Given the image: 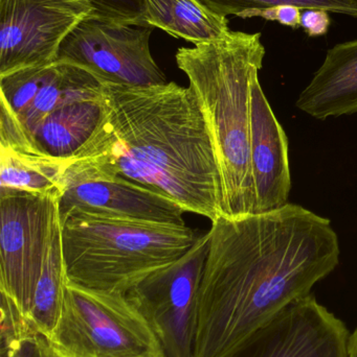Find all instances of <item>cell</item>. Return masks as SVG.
Listing matches in <instances>:
<instances>
[{"label":"cell","mask_w":357,"mask_h":357,"mask_svg":"<svg viewBox=\"0 0 357 357\" xmlns=\"http://www.w3.org/2000/svg\"><path fill=\"white\" fill-rule=\"evenodd\" d=\"M193 357H232L258 329L339 266L328 218L287 203L212 222Z\"/></svg>","instance_id":"cell-1"},{"label":"cell","mask_w":357,"mask_h":357,"mask_svg":"<svg viewBox=\"0 0 357 357\" xmlns=\"http://www.w3.org/2000/svg\"><path fill=\"white\" fill-rule=\"evenodd\" d=\"M101 109L94 133L69 161L62 190L75 183L121 178L211 222L222 215L215 149L190 87L103 83Z\"/></svg>","instance_id":"cell-2"},{"label":"cell","mask_w":357,"mask_h":357,"mask_svg":"<svg viewBox=\"0 0 357 357\" xmlns=\"http://www.w3.org/2000/svg\"><path fill=\"white\" fill-rule=\"evenodd\" d=\"M261 33L228 31L219 39L180 48L176 62L195 92L215 149L222 215L256 213L251 167V82L263 65Z\"/></svg>","instance_id":"cell-3"},{"label":"cell","mask_w":357,"mask_h":357,"mask_svg":"<svg viewBox=\"0 0 357 357\" xmlns=\"http://www.w3.org/2000/svg\"><path fill=\"white\" fill-rule=\"evenodd\" d=\"M203 233L187 225L71 212L61 224L67 281L96 291L126 293L147 275L182 257Z\"/></svg>","instance_id":"cell-4"},{"label":"cell","mask_w":357,"mask_h":357,"mask_svg":"<svg viewBox=\"0 0 357 357\" xmlns=\"http://www.w3.org/2000/svg\"><path fill=\"white\" fill-rule=\"evenodd\" d=\"M48 340L61 357H166L148 321L125 293L68 281Z\"/></svg>","instance_id":"cell-5"},{"label":"cell","mask_w":357,"mask_h":357,"mask_svg":"<svg viewBox=\"0 0 357 357\" xmlns=\"http://www.w3.org/2000/svg\"><path fill=\"white\" fill-rule=\"evenodd\" d=\"M102 96L96 75L62 61L0 77V146L25 153L29 136L52 113Z\"/></svg>","instance_id":"cell-6"},{"label":"cell","mask_w":357,"mask_h":357,"mask_svg":"<svg viewBox=\"0 0 357 357\" xmlns=\"http://www.w3.org/2000/svg\"><path fill=\"white\" fill-rule=\"evenodd\" d=\"M59 193L0 191V293L29 317L54 229Z\"/></svg>","instance_id":"cell-7"},{"label":"cell","mask_w":357,"mask_h":357,"mask_svg":"<svg viewBox=\"0 0 357 357\" xmlns=\"http://www.w3.org/2000/svg\"><path fill=\"white\" fill-rule=\"evenodd\" d=\"M210 231L180 259L138 280L126 295L161 342L166 357H193L201 276Z\"/></svg>","instance_id":"cell-8"},{"label":"cell","mask_w":357,"mask_h":357,"mask_svg":"<svg viewBox=\"0 0 357 357\" xmlns=\"http://www.w3.org/2000/svg\"><path fill=\"white\" fill-rule=\"evenodd\" d=\"M154 27L86 17L59 48L56 61L78 65L103 83L152 86L167 84L150 50Z\"/></svg>","instance_id":"cell-9"},{"label":"cell","mask_w":357,"mask_h":357,"mask_svg":"<svg viewBox=\"0 0 357 357\" xmlns=\"http://www.w3.org/2000/svg\"><path fill=\"white\" fill-rule=\"evenodd\" d=\"M90 0H0V77L54 62Z\"/></svg>","instance_id":"cell-10"},{"label":"cell","mask_w":357,"mask_h":357,"mask_svg":"<svg viewBox=\"0 0 357 357\" xmlns=\"http://www.w3.org/2000/svg\"><path fill=\"white\" fill-rule=\"evenodd\" d=\"M350 333L310 294L258 329L232 357H347Z\"/></svg>","instance_id":"cell-11"},{"label":"cell","mask_w":357,"mask_h":357,"mask_svg":"<svg viewBox=\"0 0 357 357\" xmlns=\"http://www.w3.org/2000/svg\"><path fill=\"white\" fill-rule=\"evenodd\" d=\"M62 224L73 211L101 218L186 226L184 209L165 195L121 178L67 185L58 201Z\"/></svg>","instance_id":"cell-12"},{"label":"cell","mask_w":357,"mask_h":357,"mask_svg":"<svg viewBox=\"0 0 357 357\" xmlns=\"http://www.w3.org/2000/svg\"><path fill=\"white\" fill-rule=\"evenodd\" d=\"M251 167L256 213L286 205L291 188L289 140L262 90L258 73L251 82Z\"/></svg>","instance_id":"cell-13"},{"label":"cell","mask_w":357,"mask_h":357,"mask_svg":"<svg viewBox=\"0 0 357 357\" xmlns=\"http://www.w3.org/2000/svg\"><path fill=\"white\" fill-rule=\"evenodd\" d=\"M297 107L316 119L357 112V40L337 44L300 94Z\"/></svg>","instance_id":"cell-14"},{"label":"cell","mask_w":357,"mask_h":357,"mask_svg":"<svg viewBox=\"0 0 357 357\" xmlns=\"http://www.w3.org/2000/svg\"><path fill=\"white\" fill-rule=\"evenodd\" d=\"M101 100L77 102L52 113L34 130L23 154L63 160L73 158L98 126Z\"/></svg>","instance_id":"cell-15"},{"label":"cell","mask_w":357,"mask_h":357,"mask_svg":"<svg viewBox=\"0 0 357 357\" xmlns=\"http://www.w3.org/2000/svg\"><path fill=\"white\" fill-rule=\"evenodd\" d=\"M144 21L173 37L203 44L230 31L226 17L218 16L198 0H140Z\"/></svg>","instance_id":"cell-16"},{"label":"cell","mask_w":357,"mask_h":357,"mask_svg":"<svg viewBox=\"0 0 357 357\" xmlns=\"http://www.w3.org/2000/svg\"><path fill=\"white\" fill-rule=\"evenodd\" d=\"M69 161L23 154L0 146V191L61 195Z\"/></svg>","instance_id":"cell-17"},{"label":"cell","mask_w":357,"mask_h":357,"mask_svg":"<svg viewBox=\"0 0 357 357\" xmlns=\"http://www.w3.org/2000/svg\"><path fill=\"white\" fill-rule=\"evenodd\" d=\"M67 276L61 243V224L54 229L29 312L31 324L50 337L58 324L64 300Z\"/></svg>","instance_id":"cell-18"},{"label":"cell","mask_w":357,"mask_h":357,"mask_svg":"<svg viewBox=\"0 0 357 357\" xmlns=\"http://www.w3.org/2000/svg\"><path fill=\"white\" fill-rule=\"evenodd\" d=\"M218 16L235 15L240 17L243 13L251 10L272 8V6H296L302 10L318 8L329 13L357 17V0H198Z\"/></svg>","instance_id":"cell-19"},{"label":"cell","mask_w":357,"mask_h":357,"mask_svg":"<svg viewBox=\"0 0 357 357\" xmlns=\"http://www.w3.org/2000/svg\"><path fill=\"white\" fill-rule=\"evenodd\" d=\"M94 16L117 22L146 23L143 17L140 0H90ZM148 24V23H147Z\"/></svg>","instance_id":"cell-20"},{"label":"cell","mask_w":357,"mask_h":357,"mask_svg":"<svg viewBox=\"0 0 357 357\" xmlns=\"http://www.w3.org/2000/svg\"><path fill=\"white\" fill-rule=\"evenodd\" d=\"M1 357H61L48 337L36 329L29 331L10 349L1 352Z\"/></svg>","instance_id":"cell-21"},{"label":"cell","mask_w":357,"mask_h":357,"mask_svg":"<svg viewBox=\"0 0 357 357\" xmlns=\"http://www.w3.org/2000/svg\"><path fill=\"white\" fill-rule=\"evenodd\" d=\"M302 8L296 6H277L268 8H259V10H251L243 13L241 18H252V17H260L270 21H278L285 26L297 29L301 23Z\"/></svg>","instance_id":"cell-22"},{"label":"cell","mask_w":357,"mask_h":357,"mask_svg":"<svg viewBox=\"0 0 357 357\" xmlns=\"http://www.w3.org/2000/svg\"><path fill=\"white\" fill-rule=\"evenodd\" d=\"M330 25V17L328 10L318 8H307L301 15L300 26L305 29L310 37H319L328 31Z\"/></svg>","instance_id":"cell-23"},{"label":"cell","mask_w":357,"mask_h":357,"mask_svg":"<svg viewBox=\"0 0 357 357\" xmlns=\"http://www.w3.org/2000/svg\"><path fill=\"white\" fill-rule=\"evenodd\" d=\"M347 357H357V327L350 333Z\"/></svg>","instance_id":"cell-24"}]
</instances>
